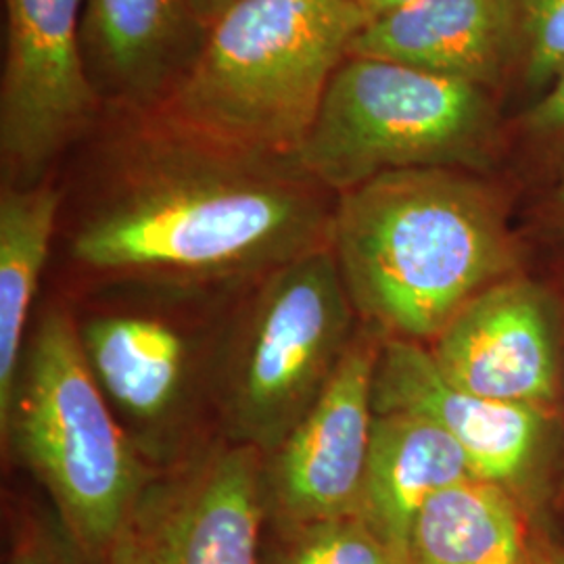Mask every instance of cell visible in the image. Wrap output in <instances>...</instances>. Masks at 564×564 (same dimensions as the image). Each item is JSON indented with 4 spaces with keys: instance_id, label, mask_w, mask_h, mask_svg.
Here are the masks:
<instances>
[{
    "instance_id": "obj_23",
    "label": "cell",
    "mask_w": 564,
    "mask_h": 564,
    "mask_svg": "<svg viewBox=\"0 0 564 564\" xmlns=\"http://www.w3.org/2000/svg\"><path fill=\"white\" fill-rule=\"evenodd\" d=\"M542 224L545 230L564 242V176L558 181V184L550 191V195L545 197L544 205H542Z\"/></svg>"
},
{
    "instance_id": "obj_21",
    "label": "cell",
    "mask_w": 564,
    "mask_h": 564,
    "mask_svg": "<svg viewBox=\"0 0 564 564\" xmlns=\"http://www.w3.org/2000/svg\"><path fill=\"white\" fill-rule=\"evenodd\" d=\"M63 538H67V533ZM63 538L53 527L36 519H25L15 533L4 564H76V545Z\"/></svg>"
},
{
    "instance_id": "obj_16",
    "label": "cell",
    "mask_w": 564,
    "mask_h": 564,
    "mask_svg": "<svg viewBox=\"0 0 564 564\" xmlns=\"http://www.w3.org/2000/svg\"><path fill=\"white\" fill-rule=\"evenodd\" d=\"M538 514L502 485L466 479L431 498L410 535L408 564H544Z\"/></svg>"
},
{
    "instance_id": "obj_15",
    "label": "cell",
    "mask_w": 564,
    "mask_h": 564,
    "mask_svg": "<svg viewBox=\"0 0 564 564\" xmlns=\"http://www.w3.org/2000/svg\"><path fill=\"white\" fill-rule=\"evenodd\" d=\"M475 473L442 426L414 412H375L358 517L408 561L426 502Z\"/></svg>"
},
{
    "instance_id": "obj_25",
    "label": "cell",
    "mask_w": 564,
    "mask_h": 564,
    "mask_svg": "<svg viewBox=\"0 0 564 564\" xmlns=\"http://www.w3.org/2000/svg\"><path fill=\"white\" fill-rule=\"evenodd\" d=\"M237 0H197V7L202 11L203 20L207 21V25H212Z\"/></svg>"
},
{
    "instance_id": "obj_22",
    "label": "cell",
    "mask_w": 564,
    "mask_h": 564,
    "mask_svg": "<svg viewBox=\"0 0 564 564\" xmlns=\"http://www.w3.org/2000/svg\"><path fill=\"white\" fill-rule=\"evenodd\" d=\"M105 561L107 564H158L153 558L151 545L142 535L134 517L123 527V531L118 535L116 544L111 545Z\"/></svg>"
},
{
    "instance_id": "obj_26",
    "label": "cell",
    "mask_w": 564,
    "mask_h": 564,
    "mask_svg": "<svg viewBox=\"0 0 564 564\" xmlns=\"http://www.w3.org/2000/svg\"><path fill=\"white\" fill-rule=\"evenodd\" d=\"M561 314H563V402H561V433H563V442H561V484L558 489L564 498V281L563 291H561Z\"/></svg>"
},
{
    "instance_id": "obj_27",
    "label": "cell",
    "mask_w": 564,
    "mask_h": 564,
    "mask_svg": "<svg viewBox=\"0 0 564 564\" xmlns=\"http://www.w3.org/2000/svg\"><path fill=\"white\" fill-rule=\"evenodd\" d=\"M544 564H564V550H550V554L545 556Z\"/></svg>"
},
{
    "instance_id": "obj_13",
    "label": "cell",
    "mask_w": 564,
    "mask_h": 564,
    "mask_svg": "<svg viewBox=\"0 0 564 564\" xmlns=\"http://www.w3.org/2000/svg\"><path fill=\"white\" fill-rule=\"evenodd\" d=\"M207 32L197 0H84L82 53L102 107L160 111L195 65Z\"/></svg>"
},
{
    "instance_id": "obj_10",
    "label": "cell",
    "mask_w": 564,
    "mask_h": 564,
    "mask_svg": "<svg viewBox=\"0 0 564 564\" xmlns=\"http://www.w3.org/2000/svg\"><path fill=\"white\" fill-rule=\"evenodd\" d=\"M383 337L360 323L321 398L265 456L268 523L293 527L358 517Z\"/></svg>"
},
{
    "instance_id": "obj_6",
    "label": "cell",
    "mask_w": 564,
    "mask_h": 564,
    "mask_svg": "<svg viewBox=\"0 0 564 564\" xmlns=\"http://www.w3.org/2000/svg\"><path fill=\"white\" fill-rule=\"evenodd\" d=\"M494 95L398 61L349 55L297 162L337 195L400 170L485 174L500 142Z\"/></svg>"
},
{
    "instance_id": "obj_9",
    "label": "cell",
    "mask_w": 564,
    "mask_h": 564,
    "mask_svg": "<svg viewBox=\"0 0 564 564\" xmlns=\"http://www.w3.org/2000/svg\"><path fill=\"white\" fill-rule=\"evenodd\" d=\"M414 412L460 445L477 479L502 485L540 514L561 447V412L489 400L452 383L423 343L383 337L375 412Z\"/></svg>"
},
{
    "instance_id": "obj_7",
    "label": "cell",
    "mask_w": 564,
    "mask_h": 564,
    "mask_svg": "<svg viewBox=\"0 0 564 564\" xmlns=\"http://www.w3.org/2000/svg\"><path fill=\"white\" fill-rule=\"evenodd\" d=\"M88 312L76 321L84 358L107 402L149 466L193 458L195 424L214 410V375L224 324L193 323L176 310L188 289L147 284L151 302Z\"/></svg>"
},
{
    "instance_id": "obj_1",
    "label": "cell",
    "mask_w": 564,
    "mask_h": 564,
    "mask_svg": "<svg viewBox=\"0 0 564 564\" xmlns=\"http://www.w3.org/2000/svg\"><path fill=\"white\" fill-rule=\"evenodd\" d=\"M76 151L57 239L90 286L241 289L333 239L337 193L297 158L118 109Z\"/></svg>"
},
{
    "instance_id": "obj_8",
    "label": "cell",
    "mask_w": 564,
    "mask_h": 564,
    "mask_svg": "<svg viewBox=\"0 0 564 564\" xmlns=\"http://www.w3.org/2000/svg\"><path fill=\"white\" fill-rule=\"evenodd\" d=\"M0 184L57 176L101 121L105 107L82 53L84 0H2Z\"/></svg>"
},
{
    "instance_id": "obj_5",
    "label": "cell",
    "mask_w": 564,
    "mask_h": 564,
    "mask_svg": "<svg viewBox=\"0 0 564 564\" xmlns=\"http://www.w3.org/2000/svg\"><path fill=\"white\" fill-rule=\"evenodd\" d=\"M358 326L330 245L247 284L214 375L224 442L272 454L321 398Z\"/></svg>"
},
{
    "instance_id": "obj_20",
    "label": "cell",
    "mask_w": 564,
    "mask_h": 564,
    "mask_svg": "<svg viewBox=\"0 0 564 564\" xmlns=\"http://www.w3.org/2000/svg\"><path fill=\"white\" fill-rule=\"evenodd\" d=\"M524 147L564 176V67L519 118Z\"/></svg>"
},
{
    "instance_id": "obj_4",
    "label": "cell",
    "mask_w": 564,
    "mask_h": 564,
    "mask_svg": "<svg viewBox=\"0 0 564 564\" xmlns=\"http://www.w3.org/2000/svg\"><path fill=\"white\" fill-rule=\"evenodd\" d=\"M0 435L46 489L76 550L107 558L137 512L151 466L97 383L67 307H46L28 335Z\"/></svg>"
},
{
    "instance_id": "obj_14",
    "label": "cell",
    "mask_w": 564,
    "mask_h": 564,
    "mask_svg": "<svg viewBox=\"0 0 564 564\" xmlns=\"http://www.w3.org/2000/svg\"><path fill=\"white\" fill-rule=\"evenodd\" d=\"M349 55L398 61L496 93L523 63L517 0H419L372 20Z\"/></svg>"
},
{
    "instance_id": "obj_18",
    "label": "cell",
    "mask_w": 564,
    "mask_h": 564,
    "mask_svg": "<svg viewBox=\"0 0 564 564\" xmlns=\"http://www.w3.org/2000/svg\"><path fill=\"white\" fill-rule=\"evenodd\" d=\"M274 527V524H272ZM262 564H408L360 517L274 527Z\"/></svg>"
},
{
    "instance_id": "obj_11",
    "label": "cell",
    "mask_w": 564,
    "mask_h": 564,
    "mask_svg": "<svg viewBox=\"0 0 564 564\" xmlns=\"http://www.w3.org/2000/svg\"><path fill=\"white\" fill-rule=\"evenodd\" d=\"M426 347L458 387L498 402L561 412V302L524 272L485 289Z\"/></svg>"
},
{
    "instance_id": "obj_24",
    "label": "cell",
    "mask_w": 564,
    "mask_h": 564,
    "mask_svg": "<svg viewBox=\"0 0 564 564\" xmlns=\"http://www.w3.org/2000/svg\"><path fill=\"white\" fill-rule=\"evenodd\" d=\"M351 2H356L372 21L384 18L389 13H395L400 9H405V7H410V4H414L419 0H351Z\"/></svg>"
},
{
    "instance_id": "obj_2",
    "label": "cell",
    "mask_w": 564,
    "mask_h": 564,
    "mask_svg": "<svg viewBox=\"0 0 564 564\" xmlns=\"http://www.w3.org/2000/svg\"><path fill=\"white\" fill-rule=\"evenodd\" d=\"M330 247L360 323L423 345L523 272L505 191L454 167L387 172L343 191Z\"/></svg>"
},
{
    "instance_id": "obj_17",
    "label": "cell",
    "mask_w": 564,
    "mask_h": 564,
    "mask_svg": "<svg viewBox=\"0 0 564 564\" xmlns=\"http://www.w3.org/2000/svg\"><path fill=\"white\" fill-rule=\"evenodd\" d=\"M59 176L0 184V414L9 408L28 343L32 307L59 235Z\"/></svg>"
},
{
    "instance_id": "obj_12",
    "label": "cell",
    "mask_w": 564,
    "mask_h": 564,
    "mask_svg": "<svg viewBox=\"0 0 564 564\" xmlns=\"http://www.w3.org/2000/svg\"><path fill=\"white\" fill-rule=\"evenodd\" d=\"M134 521L158 564H262L265 456L220 440L147 485Z\"/></svg>"
},
{
    "instance_id": "obj_19",
    "label": "cell",
    "mask_w": 564,
    "mask_h": 564,
    "mask_svg": "<svg viewBox=\"0 0 564 564\" xmlns=\"http://www.w3.org/2000/svg\"><path fill=\"white\" fill-rule=\"evenodd\" d=\"M523 23L521 82L540 97L564 67V0H517Z\"/></svg>"
},
{
    "instance_id": "obj_3",
    "label": "cell",
    "mask_w": 564,
    "mask_h": 564,
    "mask_svg": "<svg viewBox=\"0 0 564 564\" xmlns=\"http://www.w3.org/2000/svg\"><path fill=\"white\" fill-rule=\"evenodd\" d=\"M370 18L351 0H237L160 111L205 139L297 158Z\"/></svg>"
}]
</instances>
